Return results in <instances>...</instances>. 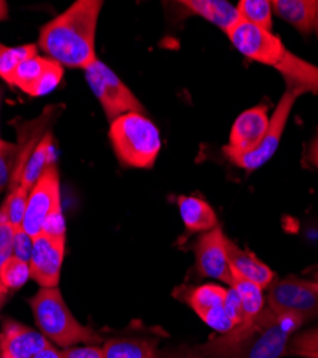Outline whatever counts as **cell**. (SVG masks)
I'll return each mask as SVG.
<instances>
[{
	"label": "cell",
	"mask_w": 318,
	"mask_h": 358,
	"mask_svg": "<svg viewBox=\"0 0 318 358\" xmlns=\"http://www.w3.org/2000/svg\"><path fill=\"white\" fill-rule=\"evenodd\" d=\"M34 250V238L29 236L23 228L16 229L13 232V240H12V255L27 262L31 261Z\"/></svg>",
	"instance_id": "obj_30"
},
{
	"label": "cell",
	"mask_w": 318,
	"mask_h": 358,
	"mask_svg": "<svg viewBox=\"0 0 318 358\" xmlns=\"http://www.w3.org/2000/svg\"><path fill=\"white\" fill-rule=\"evenodd\" d=\"M314 282H315V285H317V287H318V277H317V280H315V281H314Z\"/></svg>",
	"instance_id": "obj_40"
},
{
	"label": "cell",
	"mask_w": 318,
	"mask_h": 358,
	"mask_svg": "<svg viewBox=\"0 0 318 358\" xmlns=\"http://www.w3.org/2000/svg\"><path fill=\"white\" fill-rule=\"evenodd\" d=\"M231 288H234L241 300L243 307V322H251L259 313L266 308L264 289L254 282L243 280L234 275ZM241 322V324H243Z\"/></svg>",
	"instance_id": "obj_22"
},
{
	"label": "cell",
	"mask_w": 318,
	"mask_h": 358,
	"mask_svg": "<svg viewBox=\"0 0 318 358\" xmlns=\"http://www.w3.org/2000/svg\"><path fill=\"white\" fill-rule=\"evenodd\" d=\"M35 358H62L61 352L57 351L52 344H49L45 350H42Z\"/></svg>",
	"instance_id": "obj_35"
},
{
	"label": "cell",
	"mask_w": 318,
	"mask_h": 358,
	"mask_svg": "<svg viewBox=\"0 0 318 358\" xmlns=\"http://www.w3.org/2000/svg\"><path fill=\"white\" fill-rule=\"evenodd\" d=\"M38 53L39 48L35 43H27L16 48H6V50L0 55V78L6 82L10 73L17 68L20 62Z\"/></svg>",
	"instance_id": "obj_26"
},
{
	"label": "cell",
	"mask_w": 318,
	"mask_h": 358,
	"mask_svg": "<svg viewBox=\"0 0 318 358\" xmlns=\"http://www.w3.org/2000/svg\"><path fill=\"white\" fill-rule=\"evenodd\" d=\"M109 141L115 157L127 168H152L162 149L159 128L139 112H129L112 121Z\"/></svg>",
	"instance_id": "obj_5"
},
{
	"label": "cell",
	"mask_w": 318,
	"mask_h": 358,
	"mask_svg": "<svg viewBox=\"0 0 318 358\" xmlns=\"http://www.w3.org/2000/svg\"><path fill=\"white\" fill-rule=\"evenodd\" d=\"M3 95H5V89L0 87V110H2V102H3ZM0 141H2V138H0Z\"/></svg>",
	"instance_id": "obj_38"
},
{
	"label": "cell",
	"mask_w": 318,
	"mask_h": 358,
	"mask_svg": "<svg viewBox=\"0 0 318 358\" xmlns=\"http://www.w3.org/2000/svg\"><path fill=\"white\" fill-rule=\"evenodd\" d=\"M5 50H6V46L3 43H0V55H2Z\"/></svg>",
	"instance_id": "obj_39"
},
{
	"label": "cell",
	"mask_w": 318,
	"mask_h": 358,
	"mask_svg": "<svg viewBox=\"0 0 318 358\" xmlns=\"http://www.w3.org/2000/svg\"><path fill=\"white\" fill-rule=\"evenodd\" d=\"M307 159L311 165H314L318 169V132L310 143L308 152H307Z\"/></svg>",
	"instance_id": "obj_34"
},
{
	"label": "cell",
	"mask_w": 318,
	"mask_h": 358,
	"mask_svg": "<svg viewBox=\"0 0 318 358\" xmlns=\"http://www.w3.org/2000/svg\"><path fill=\"white\" fill-rule=\"evenodd\" d=\"M226 36L250 61L281 73L285 85H293L304 94H318V66L293 53L273 31L240 20L229 29Z\"/></svg>",
	"instance_id": "obj_3"
},
{
	"label": "cell",
	"mask_w": 318,
	"mask_h": 358,
	"mask_svg": "<svg viewBox=\"0 0 318 358\" xmlns=\"http://www.w3.org/2000/svg\"><path fill=\"white\" fill-rule=\"evenodd\" d=\"M159 358H205V357L199 352L198 348L181 347L177 350H171L159 354Z\"/></svg>",
	"instance_id": "obj_33"
},
{
	"label": "cell",
	"mask_w": 318,
	"mask_h": 358,
	"mask_svg": "<svg viewBox=\"0 0 318 358\" xmlns=\"http://www.w3.org/2000/svg\"><path fill=\"white\" fill-rule=\"evenodd\" d=\"M177 203L185 227V235L181 238L182 243L194 234H204L219 225L214 208L202 198L182 195L178 198Z\"/></svg>",
	"instance_id": "obj_18"
},
{
	"label": "cell",
	"mask_w": 318,
	"mask_h": 358,
	"mask_svg": "<svg viewBox=\"0 0 318 358\" xmlns=\"http://www.w3.org/2000/svg\"><path fill=\"white\" fill-rule=\"evenodd\" d=\"M9 19V5L5 0H0V22Z\"/></svg>",
	"instance_id": "obj_36"
},
{
	"label": "cell",
	"mask_w": 318,
	"mask_h": 358,
	"mask_svg": "<svg viewBox=\"0 0 318 358\" xmlns=\"http://www.w3.org/2000/svg\"><path fill=\"white\" fill-rule=\"evenodd\" d=\"M314 32L318 36V2H317V9H315V24H314Z\"/></svg>",
	"instance_id": "obj_37"
},
{
	"label": "cell",
	"mask_w": 318,
	"mask_h": 358,
	"mask_svg": "<svg viewBox=\"0 0 318 358\" xmlns=\"http://www.w3.org/2000/svg\"><path fill=\"white\" fill-rule=\"evenodd\" d=\"M29 278H31L29 264L13 255L8 257L2 264V268H0V280H2L5 288L10 294L22 288Z\"/></svg>",
	"instance_id": "obj_25"
},
{
	"label": "cell",
	"mask_w": 318,
	"mask_h": 358,
	"mask_svg": "<svg viewBox=\"0 0 318 358\" xmlns=\"http://www.w3.org/2000/svg\"><path fill=\"white\" fill-rule=\"evenodd\" d=\"M225 313L231 322L234 324V328L243 322V307H241V300L234 288H226V295H225V303H224Z\"/></svg>",
	"instance_id": "obj_31"
},
{
	"label": "cell",
	"mask_w": 318,
	"mask_h": 358,
	"mask_svg": "<svg viewBox=\"0 0 318 358\" xmlns=\"http://www.w3.org/2000/svg\"><path fill=\"white\" fill-rule=\"evenodd\" d=\"M303 324L297 317L278 315L266 306L251 322L212 336L196 348L205 358H281Z\"/></svg>",
	"instance_id": "obj_1"
},
{
	"label": "cell",
	"mask_w": 318,
	"mask_h": 358,
	"mask_svg": "<svg viewBox=\"0 0 318 358\" xmlns=\"http://www.w3.org/2000/svg\"><path fill=\"white\" fill-rule=\"evenodd\" d=\"M168 334L161 327L131 324L124 334L103 341L105 358H159L158 344Z\"/></svg>",
	"instance_id": "obj_13"
},
{
	"label": "cell",
	"mask_w": 318,
	"mask_h": 358,
	"mask_svg": "<svg viewBox=\"0 0 318 358\" xmlns=\"http://www.w3.org/2000/svg\"><path fill=\"white\" fill-rule=\"evenodd\" d=\"M304 95L301 89L293 86V85H287L285 92L282 94L281 99L278 101L273 116L270 117V128L267 131V135L261 141L254 151L247 152V154H224V157L231 162L234 164L237 168L244 169L245 172H254L258 168L264 166L277 152L278 145L281 142L282 134L285 131L288 117H290V113L297 102V99Z\"/></svg>",
	"instance_id": "obj_8"
},
{
	"label": "cell",
	"mask_w": 318,
	"mask_h": 358,
	"mask_svg": "<svg viewBox=\"0 0 318 358\" xmlns=\"http://www.w3.org/2000/svg\"><path fill=\"white\" fill-rule=\"evenodd\" d=\"M189 15L199 16L219 27L225 34L240 22L237 6L225 0H184L178 3Z\"/></svg>",
	"instance_id": "obj_19"
},
{
	"label": "cell",
	"mask_w": 318,
	"mask_h": 358,
	"mask_svg": "<svg viewBox=\"0 0 318 358\" xmlns=\"http://www.w3.org/2000/svg\"><path fill=\"white\" fill-rule=\"evenodd\" d=\"M64 66L48 56L34 55L24 59L10 73L6 83L32 98L50 94L64 79Z\"/></svg>",
	"instance_id": "obj_11"
},
{
	"label": "cell",
	"mask_w": 318,
	"mask_h": 358,
	"mask_svg": "<svg viewBox=\"0 0 318 358\" xmlns=\"http://www.w3.org/2000/svg\"><path fill=\"white\" fill-rule=\"evenodd\" d=\"M102 8L101 0H76L42 26L38 48L64 68L85 71L98 59L96 29Z\"/></svg>",
	"instance_id": "obj_2"
},
{
	"label": "cell",
	"mask_w": 318,
	"mask_h": 358,
	"mask_svg": "<svg viewBox=\"0 0 318 358\" xmlns=\"http://www.w3.org/2000/svg\"><path fill=\"white\" fill-rule=\"evenodd\" d=\"M22 228L32 238L41 234L55 236L66 235L61 205V179L56 164H52L45 171L29 192Z\"/></svg>",
	"instance_id": "obj_6"
},
{
	"label": "cell",
	"mask_w": 318,
	"mask_h": 358,
	"mask_svg": "<svg viewBox=\"0 0 318 358\" xmlns=\"http://www.w3.org/2000/svg\"><path fill=\"white\" fill-rule=\"evenodd\" d=\"M195 254V271L202 278H211L233 285L234 274L231 271L226 255V236L219 225L201 234L192 245Z\"/></svg>",
	"instance_id": "obj_12"
},
{
	"label": "cell",
	"mask_w": 318,
	"mask_h": 358,
	"mask_svg": "<svg viewBox=\"0 0 318 358\" xmlns=\"http://www.w3.org/2000/svg\"><path fill=\"white\" fill-rule=\"evenodd\" d=\"M13 228H10L8 224L0 222V268L8 257L12 255V240H13ZM10 292L5 288L2 280H0V311L5 307L8 296Z\"/></svg>",
	"instance_id": "obj_29"
},
{
	"label": "cell",
	"mask_w": 318,
	"mask_h": 358,
	"mask_svg": "<svg viewBox=\"0 0 318 358\" xmlns=\"http://www.w3.org/2000/svg\"><path fill=\"white\" fill-rule=\"evenodd\" d=\"M29 191L23 187L9 191L2 208H0V222L8 224L13 231L20 229L26 214Z\"/></svg>",
	"instance_id": "obj_24"
},
{
	"label": "cell",
	"mask_w": 318,
	"mask_h": 358,
	"mask_svg": "<svg viewBox=\"0 0 318 358\" xmlns=\"http://www.w3.org/2000/svg\"><path fill=\"white\" fill-rule=\"evenodd\" d=\"M41 333L62 348L79 344H103V337L94 328L80 324L66 306L59 288H41L29 298Z\"/></svg>",
	"instance_id": "obj_4"
},
{
	"label": "cell",
	"mask_w": 318,
	"mask_h": 358,
	"mask_svg": "<svg viewBox=\"0 0 318 358\" xmlns=\"http://www.w3.org/2000/svg\"><path fill=\"white\" fill-rule=\"evenodd\" d=\"M225 295L226 288L218 284L181 285L173 291L177 300L189 306L202 321L219 334L228 333L234 328L224 308Z\"/></svg>",
	"instance_id": "obj_10"
},
{
	"label": "cell",
	"mask_w": 318,
	"mask_h": 358,
	"mask_svg": "<svg viewBox=\"0 0 318 358\" xmlns=\"http://www.w3.org/2000/svg\"><path fill=\"white\" fill-rule=\"evenodd\" d=\"M49 340L34 328L5 318L0 330V358H35L49 345Z\"/></svg>",
	"instance_id": "obj_16"
},
{
	"label": "cell",
	"mask_w": 318,
	"mask_h": 358,
	"mask_svg": "<svg viewBox=\"0 0 318 358\" xmlns=\"http://www.w3.org/2000/svg\"><path fill=\"white\" fill-rule=\"evenodd\" d=\"M273 13L290 23L303 36H310L315 24V0H274Z\"/></svg>",
	"instance_id": "obj_20"
},
{
	"label": "cell",
	"mask_w": 318,
	"mask_h": 358,
	"mask_svg": "<svg viewBox=\"0 0 318 358\" xmlns=\"http://www.w3.org/2000/svg\"><path fill=\"white\" fill-rule=\"evenodd\" d=\"M83 72L86 82L101 103L109 122L129 112L147 113L135 94L101 59H96Z\"/></svg>",
	"instance_id": "obj_7"
},
{
	"label": "cell",
	"mask_w": 318,
	"mask_h": 358,
	"mask_svg": "<svg viewBox=\"0 0 318 358\" xmlns=\"http://www.w3.org/2000/svg\"><path fill=\"white\" fill-rule=\"evenodd\" d=\"M65 247L66 235L55 236L41 234L34 238V250L29 268H31V278L42 288H56L59 284Z\"/></svg>",
	"instance_id": "obj_14"
},
{
	"label": "cell",
	"mask_w": 318,
	"mask_h": 358,
	"mask_svg": "<svg viewBox=\"0 0 318 358\" xmlns=\"http://www.w3.org/2000/svg\"><path fill=\"white\" fill-rule=\"evenodd\" d=\"M267 306L278 315H293L304 322L318 318V287L294 277L275 280L268 288Z\"/></svg>",
	"instance_id": "obj_9"
},
{
	"label": "cell",
	"mask_w": 318,
	"mask_h": 358,
	"mask_svg": "<svg viewBox=\"0 0 318 358\" xmlns=\"http://www.w3.org/2000/svg\"><path fill=\"white\" fill-rule=\"evenodd\" d=\"M226 255L231 271L234 275L254 282L263 289L270 288L274 284L275 274L271 268L263 261H259L255 254L231 241L229 238H226Z\"/></svg>",
	"instance_id": "obj_17"
},
{
	"label": "cell",
	"mask_w": 318,
	"mask_h": 358,
	"mask_svg": "<svg viewBox=\"0 0 318 358\" xmlns=\"http://www.w3.org/2000/svg\"><path fill=\"white\" fill-rule=\"evenodd\" d=\"M237 10L241 22L273 31V5L270 0H241Z\"/></svg>",
	"instance_id": "obj_23"
},
{
	"label": "cell",
	"mask_w": 318,
	"mask_h": 358,
	"mask_svg": "<svg viewBox=\"0 0 318 358\" xmlns=\"http://www.w3.org/2000/svg\"><path fill=\"white\" fill-rule=\"evenodd\" d=\"M61 352L62 358H105L103 348L101 345H73L64 348Z\"/></svg>",
	"instance_id": "obj_32"
},
{
	"label": "cell",
	"mask_w": 318,
	"mask_h": 358,
	"mask_svg": "<svg viewBox=\"0 0 318 358\" xmlns=\"http://www.w3.org/2000/svg\"><path fill=\"white\" fill-rule=\"evenodd\" d=\"M310 352H318V327L296 333L288 344L287 355L304 357Z\"/></svg>",
	"instance_id": "obj_28"
},
{
	"label": "cell",
	"mask_w": 318,
	"mask_h": 358,
	"mask_svg": "<svg viewBox=\"0 0 318 358\" xmlns=\"http://www.w3.org/2000/svg\"><path fill=\"white\" fill-rule=\"evenodd\" d=\"M55 164V146H53V135L52 132H48L38 146L35 148L34 154L29 158L23 175L22 182L19 187H23L29 192L32 191L35 184L39 181L41 176L45 173V171Z\"/></svg>",
	"instance_id": "obj_21"
},
{
	"label": "cell",
	"mask_w": 318,
	"mask_h": 358,
	"mask_svg": "<svg viewBox=\"0 0 318 358\" xmlns=\"http://www.w3.org/2000/svg\"><path fill=\"white\" fill-rule=\"evenodd\" d=\"M270 128V116L266 106H254L244 110L236 119L231 128L228 145L222 148V154H247L261 143Z\"/></svg>",
	"instance_id": "obj_15"
},
{
	"label": "cell",
	"mask_w": 318,
	"mask_h": 358,
	"mask_svg": "<svg viewBox=\"0 0 318 358\" xmlns=\"http://www.w3.org/2000/svg\"><path fill=\"white\" fill-rule=\"evenodd\" d=\"M19 157L17 143L8 141H0V191H3L6 185L10 184V179L16 169Z\"/></svg>",
	"instance_id": "obj_27"
}]
</instances>
